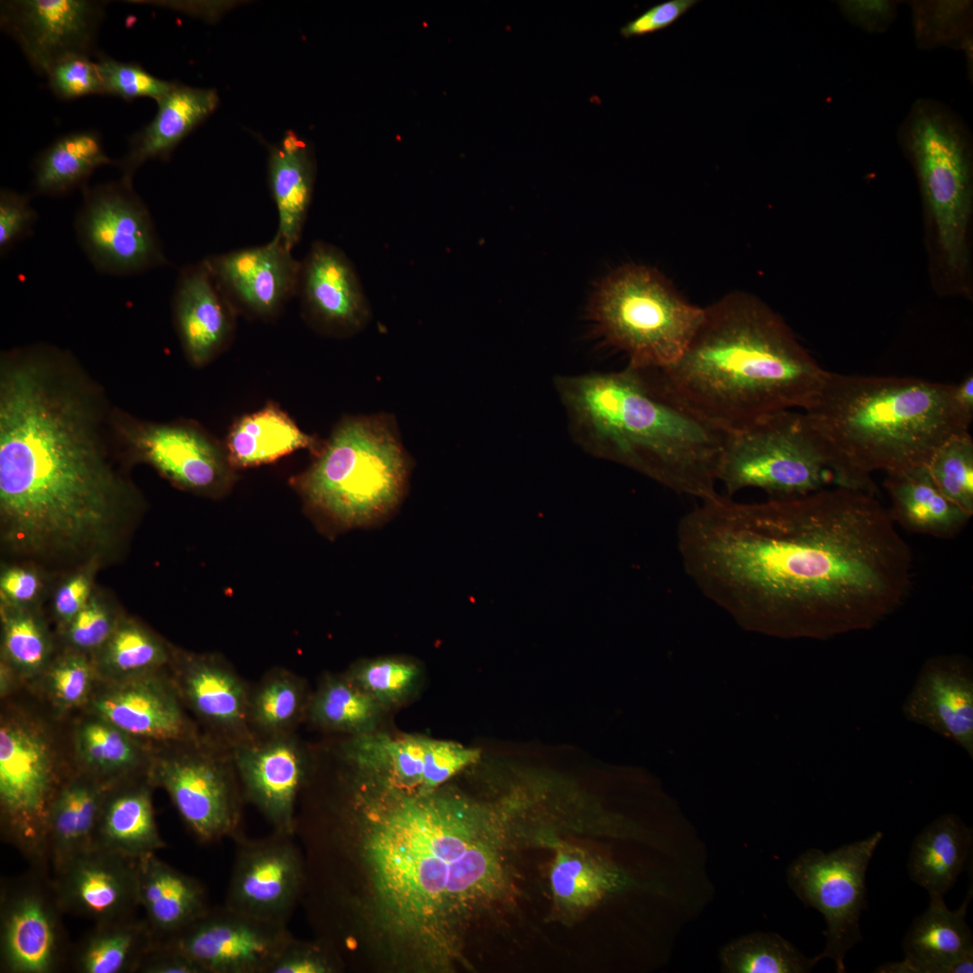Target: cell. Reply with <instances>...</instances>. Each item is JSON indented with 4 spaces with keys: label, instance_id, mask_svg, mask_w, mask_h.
Returning <instances> with one entry per match:
<instances>
[{
    "label": "cell",
    "instance_id": "cell-40",
    "mask_svg": "<svg viewBox=\"0 0 973 973\" xmlns=\"http://www.w3.org/2000/svg\"><path fill=\"white\" fill-rule=\"evenodd\" d=\"M310 697L303 679L292 672H269L250 688L248 719L255 738L294 733L306 716Z\"/></svg>",
    "mask_w": 973,
    "mask_h": 973
},
{
    "label": "cell",
    "instance_id": "cell-35",
    "mask_svg": "<svg viewBox=\"0 0 973 973\" xmlns=\"http://www.w3.org/2000/svg\"><path fill=\"white\" fill-rule=\"evenodd\" d=\"M314 163L306 144L286 132L270 150L268 186L278 215L277 236L291 250L301 240L311 202Z\"/></svg>",
    "mask_w": 973,
    "mask_h": 973
},
{
    "label": "cell",
    "instance_id": "cell-47",
    "mask_svg": "<svg viewBox=\"0 0 973 973\" xmlns=\"http://www.w3.org/2000/svg\"><path fill=\"white\" fill-rule=\"evenodd\" d=\"M969 2L937 1L918 3L914 6L917 41L920 43H941L961 37L969 22Z\"/></svg>",
    "mask_w": 973,
    "mask_h": 973
},
{
    "label": "cell",
    "instance_id": "cell-44",
    "mask_svg": "<svg viewBox=\"0 0 973 973\" xmlns=\"http://www.w3.org/2000/svg\"><path fill=\"white\" fill-rule=\"evenodd\" d=\"M78 742L82 759L95 779L114 777L135 763L134 750L124 732L105 721L84 724Z\"/></svg>",
    "mask_w": 973,
    "mask_h": 973
},
{
    "label": "cell",
    "instance_id": "cell-58",
    "mask_svg": "<svg viewBox=\"0 0 973 973\" xmlns=\"http://www.w3.org/2000/svg\"><path fill=\"white\" fill-rule=\"evenodd\" d=\"M843 16L869 32H883L896 14V4L885 0H845L838 2Z\"/></svg>",
    "mask_w": 973,
    "mask_h": 973
},
{
    "label": "cell",
    "instance_id": "cell-12",
    "mask_svg": "<svg viewBox=\"0 0 973 973\" xmlns=\"http://www.w3.org/2000/svg\"><path fill=\"white\" fill-rule=\"evenodd\" d=\"M883 833L843 845L825 853L810 849L787 868V882L798 898L818 910L827 930L824 950L813 959L830 958L836 971H845L848 950L862 940L859 918L866 909V871Z\"/></svg>",
    "mask_w": 973,
    "mask_h": 973
},
{
    "label": "cell",
    "instance_id": "cell-5",
    "mask_svg": "<svg viewBox=\"0 0 973 973\" xmlns=\"http://www.w3.org/2000/svg\"><path fill=\"white\" fill-rule=\"evenodd\" d=\"M835 468L839 485L875 493L871 475L927 466L971 416L953 385L910 377L827 372L803 411Z\"/></svg>",
    "mask_w": 973,
    "mask_h": 973
},
{
    "label": "cell",
    "instance_id": "cell-27",
    "mask_svg": "<svg viewBox=\"0 0 973 973\" xmlns=\"http://www.w3.org/2000/svg\"><path fill=\"white\" fill-rule=\"evenodd\" d=\"M183 693L217 734L220 744L232 747L254 739L248 719L250 687L232 668L214 659L190 662L181 677Z\"/></svg>",
    "mask_w": 973,
    "mask_h": 973
},
{
    "label": "cell",
    "instance_id": "cell-25",
    "mask_svg": "<svg viewBox=\"0 0 973 973\" xmlns=\"http://www.w3.org/2000/svg\"><path fill=\"white\" fill-rule=\"evenodd\" d=\"M1 913V963L12 973H50L62 957L61 926L56 897L38 887L5 896Z\"/></svg>",
    "mask_w": 973,
    "mask_h": 973
},
{
    "label": "cell",
    "instance_id": "cell-19",
    "mask_svg": "<svg viewBox=\"0 0 973 973\" xmlns=\"http://www.w3.org/2000/svg\"><path fill=\"white\" fill-rule=\"evenodd\" d=\"M230 751L243 797L272 831L295 834L296 807L307 780L308 762L294 733L254 738Z\"/></svg>",
    "mask_w": 973,
    "mask_h": 973
},
{
    "label": "cell",
    "instance_id": "cell-46",
    "mask_svg": "<svg viewBox=\"0 0 973 973\" xmlns=\"http://www.w3.org/2000/svg\"><path fill=\"white\" fill-rule=\"evenodd\" d=\"M102 79L104 95L125 101L151 98L155 101L166 95L175 82L160 79L140 64L114 59L98 54L95 61Z\"/></svg>",
    "mask_w": 973,
    "mask_h": 973
},
{
    "label": "cell",
    "instance_id": "cell-50",
    "mask_svg": "<svg viewBox=\"0 0 973 973\" xmlns=\"http://www.w3.org/2000/svg\"><path fill=\"white\" fill-rule=\"evenodd\" d=\"M476 749L448 741L424 739L422 783L417 794H428L466 767L476 762Z\"/></svg>",
    "mask_w": 973,
    "mask_h": 973
},
{
    "label": "cell",
    "instance_id": "cell-33",
    "mask_svg": "<svg viewBox=\"0 0 973 973\" xmlns=\"http://www.w3.org/2000/svg\"><path fill=\"white\" fill-rule=\"evenodd\" d=\"M973 831L955 814H945L914 838L907 862L912 881L930 896H941L953 887L972 855Z\"/></svg>",
    "mask_w": 973,
    "mask_h": 973
},
{
    "label": "cell",
    "instance_id": "cell-13",
    "mask_svg": "<svg viewBox=\"0 0 973 973\" xmlns=\"http://www.w3.org/2000/svg\"><path fill=\"white\" fill-rule=\"evenodd\" d=\"M151 780L167 791L199 842L242 832L244 797L231 751L162 758L152 768Z\"/></svg>",
    "mask_w": 973,
    "mask_h": 973
},
{
    "label": "cell",
    "instance_id": "cell-1",
    "mask_svg": "<svg viewBox=\"0 0 973 973\" xmlns=\"http://www.w3.org/2000/svg\"><path fill=\"white\" fill-rule=\"evenodd\" d=\"M677 542L708 600L781 636L869 630L912 587L910 546L874 493L852 487L758 503L718 495L681 517Z\"/></svg>",
    "mask_w": 973,
    "mask_h": 973
},
{
    "label": "cell",
    "instance_id": "cell-34",
    "mask_svg": "<svg viewBox=\"0 0 973 973\" xmlns=\"http://www.w3.org/2000/svg\"><path fill=\"white\" fill-rule=\"evenodd\" d=\"M109 789L91 777H76L59 788L47 820V856L54 873L93 846L100 809Z\"/></svg>",
    "mask_w": 973,
    "mask_h": 973
},
{
    "label": "cell",
    "instance_id": "cell-9",
    "mask_svg": "<svg viewBox=\"0 0 973 973\" xmlns=\"http://www.w3.org/2000/svg\"><path fill=\"white\" fill-rule=\"evenodd\" d=\"M716 480L728 495L758 488L771 498L840 486L833 464L804 412L786 410L723 432Z\"/></svg>",
    "mask_w": 973,
    "mask_h": 973
},
{
    "label": "cell",
    "instance_id": "cell-45",
    "mask_svg": "<svg viewBox=\"0 0 973 973\" xmlns=\"http://www.w3.org/2000/svg\"><path fill=\"white\" fill-rule=\"evenodd\" d=\"M418 676L415 664L386 658L357 665L347 677L377 702L396 703L410 693Z\"/></svg>",
    "mask_w": 973,
    "mask_h": 973
},
{
    "label": "cell",
    "instance_id": "cell-49",
    "mask_svg": "<svg viewBox=\"0 0 973 973\" xmlns=\"http://www.w3.org/2000/svg\"><path fill=\"white\" fill-rule=\"evenodd\" d=\"M46 77L49 87L61 100L104 95L96 62L83 54H71L54 62Z\"/></svg>",
    "mask_w": 973,
    "mask_h": 973
},
{
    "label": "cell",
    "instance_id": "cell-28",
    "mask_svg": "<svg viewBox=\"0 0 973 973\" xmlns=\"http://www.w3.org/2000/svg\"><path fill=\"white\" fill-rule=\"evenodd\" d=\"M138 896L155 942L170 939L211 908L203 884L156 853L138 859Z\"/></svg>",
    "mask_w": 973,
    "mask_h": 973
},
{
    "label": "cell",
    "instance_id": "cell-26",
    "mask_svg": "<svg viewBox=\"0 0 973 973\" xmlns=\"http://www.w3.org/2000/svg\"><path fill=\"white\" fill-rule=\"evenodd\" d=\"M961 905L950 910L941 896H930L928 908L912 923L904 941L905 958L887 963L877 972L965 973L973 970V935L966 922L973 890Z\"/></svg>",
    "mask_w": 973,
    "mask_h": 973
},
{
    "label": "cell",
    "instance_id": "cell-20",
    "mask_svg": "<svg viewBox=\"0 0 973 973\" xmlns=\"http://www.w3.org/2000/svg\"><path fill=\"white\" fill-rule=\"evenodd\" d=\"M205 261L236 312L269 319L297 295L301 262L277 236L264 245L214 255Z\"/></svg>",
    "mask_w": 973,
    "mask_h": 973
},
{
    "label": "cell",
    "instance_id": "cell-3",
    "mask_svg": "<svg viewBox=\"0 0 973 973\" xmlns=\"http://www.w3.org/2000/svg\"><path fill=\"white\" fill-rule=\"evenodd\" d=\"M431 793L399 797L358 830V854L394 932L446 949L454 925L507 884L502 836L469 804Z\"/></svg>",
    "mask_w": 973,
    "mask_h": 973
},
{
    "label": "cell",
    "instance_id": "cell-4",
    "mask_svg": "<svg viewBox=\"0 0 973 973\" xmlns=\"http://www.w3.org/2000/svg\"><path fill=\"white\" fill-rule=\"evenodd\" d=\"M657 371L668 396L723 432L773 413L805 410L828 372L778 316L744 291L705 307L681 358Z\"/></svg>",
    "mask_w": 973,
    "mask_h": 973
},
{
    "label": "cell",
    "instance_id": "cell-36",
    "mask_svg": "<svg viewBox=\"0 0 973 973\" xmlns=\"http://www.w3.org/2000/svg\"><path fill=\"white\" fill-rule=\"evenodd\" d=\"M93 846L136 859L165 847L147 787H130L113 794L107 790L97 818Z\"/></svg>",
    "mask_w": 973,
    "mask_h": 973
},
{
    "label": "cell",
    "instance_id": "cell-23",
    "mask_svg": "<svg viewBox=\"0 0 973 973\" xmlns=\"http://www.w3.org/2000/svg\"><path fill=\"white\" fill-rule=\"evenodd\" d=\"M904 716L959 746L973 758V667L968 657L928 659L902 705Z\"/></svg>",
    "mask_w": 973,
    "mask_h": 973
},
{
    "label": "cell",
    "instance_id": "cell-11",
    "mask_svg": "<svg viewBox=\"0 0 973 973\" xmlns=\"http://www.w3.org/2000/svg\"><path fill=\"white\" fill-rule=\"evenodd\" d=\"M76 214L77 240L92 266L110 276H131L168 263L151 214L132 180L86 185Z\"/></svg>",
    "mask_w": 973,
    "mask_h": 973
},
{
    "label": "cell",
    "instance_id": "cell-37",
    "mask_svg": "<svg viewBox=\"0 0 973 973\" xmlns=\"http://www.w3.org/2000/svg\"><path fill=\"white\" fill-rule=\"evenodd\" d=\"M225 447L229 462L245 468L273 462L298 450H317L319 445L286 412L268 404L232 425Z\"/></svg>",
    "mask_w": 973,
    "mask_h": 973
},
{
    "label": "cell",
    "instance_id": "cell-42",
    "mask_svg": "<svg viewBox=\"0 0 973 973\" xmlns=\"http://www.w3.org/2000/svg\"><path fill=\"white\" fill-rule=\"evenodd\" d=\"M723 971L730 973H803L815 964L777 933L743 936L723 948Z\"/></svg>",
    "mask_w": 973,
    "mask_h": 973
},
{
    "label": "cell",
    "instance_id": "cell-22",
    "mask_svg": "<svg viewBox=\"0 0 973 973\" xmlns=\"http://www.w3.org/2000/svg\"><path fill=\"white\" fill-rule=\"evenodd\" d=\"M297 295L309 323L326 335L351 336L371 316L353 264L341 249L325 241H314L301 261Z\"/></svg>",
    "mask_w": 973,
    "mask_h": 973
},
{
    "label": "cell",
    "instance_id": "cell-2",
    "mask_svg": "<svg viewBox=\"0 0 973 973\" xmlns=\"http://www.w3.org/2000/svg\"><path fill=\"white\" fill-rule=\"evenodd\" d=\"M104 387L68 350L0 354V522L11 552L91 561L140 504Z\"/></svg>",
    "mask_w": 973,
    "mask_h": 973
},
{
    "label": "cell",
    "instance_id": "cell-15",
    "mask_svg": "<svg viewBox=\"0 0 973 973\" xmlns=\"http://www.w3.org/2000/svg\"><path fill=\"white\" fill-rule=\"evenodd\" d=\"M235 855L224 906L263 921L286 925L305 889L306 870L295 834L272 831L234 839Z\"/></svg>",
    "mask_w": 973,
    "mask_h": 973
},
{
    "label": "cell",
    "instance_id": "cell-51",
    "mask_svg": "<svg viewBox=\"0 0 973 973\" xmlns=\"http://www.w3.org/2000/svg\"><path fill=\"white\" fill-rule=\"evenodd\" d=\"M378 758L388 770L396 785L403 788L417 787L419 791L423 770L424 738L403 737L377 742Z\"/></svg>",
    "mask_w": 973,
    "mask_h": 973
},
{
    "label": "cell",
    "instance_id": "cell-38",
    "mask_svg": "<svg viewBox=\"0 0 973 973\" xmlns=\"http://www.w3.org/2000/svg\"><path fill=\"white\" fill-rule=\"evenodd\" d=\"M116 164L105 153L100 134L93 130L64 134L43 150L33 162L37 195L61 196L82 189L100 167Z\"/></svg>",
    "mask_w": 973,
    "mask_h": 973
},
{
    "label": "cell",
    "instance_id": "cell-24",
    "mask_svg": "<svg viewBox=\"0 0 973 973\" xmlns=\"http://www.w3.org/2000/svg\"><path fill=\"white\" fill-rule=\"evenodd\" d=\"M173 320L183 351L194 367H203L229 344L236 310L204 260L184 267L172 298Z\"/></svg>",
    "mask_w": 973,
    "mask_h": 973
},
{
    "label": "cell",
    "instance_id": "cell-43",
    "mask_svg": "<svg viewBox=\"0 0 973 973\" xmlns=\"http://www.w3.org/2000/svg\"><path fill=\"white\" fill-rule=\"evenodd\" d=\"M928 471L941 493L973 514V439L969 431L946 440L932 454Z\"/></svg>",
    "mask_w": 973,
    "mask_h": 973
},
{
    "label": "cell",
    "instance_id": "cell-8",
    "mask_svg": "<svg viewBox=\"0 0 973 973\" xmlns=\"http://www.w3.org/2000/svg\"><path fill=\"white\" fill-rule=\"evenodd\" d=\"M705 307L688 302L657 269L629 264L600 285L591 317L629 367L661 370L676 363L697 331Z\"/></svg>",
    "mask_w": 973,
    "mask_h": 973
},
{
    "label": "cell",
    "instance_id": "cell-14",
    "mask_svg": "<svg viewBox=\"0 0 973 973\" xmlns=\"http://www.w3.org/2000/svg\"><path fill=\"white\" fill-rule=\"evenodd\" d=\"M54 770L41 739L5 724L0 731V801L3 833L40 865L47 856V820L57 794Z\"/></svg>",
    "mask_w": 973,
    "mask_h": 973
},
{
    "label": "cell",
    "instance_id": "cell-56",
    "mask_svg": "<svg viewBox=\"0 0 973 973\" xmlns=\"http://www.w3.org/2000/svg\"><path fill=\"white\" fill-rule=\"evenodd\" d=\"M698 2L697 0H669L653 5L638 17L625 23L620 29V33L623 37L628 39L666 29L676 23Z\"/></svg>",
    "mask_w": 973,
    "mask_h": 973
},
{
    "label": "cell",
    "instance_id": "cell-48",
    "mask_svg": "<svg viewBox=\"0 0 973 973\" xmlns=\"http://www.w3.org/2000/svg\"><path fill=\"white\" fill-rule=\"evenodd\" d=\"M106 659L116 671L128 673L161 665L166 660V653L162 646L142 630L124 626L112 637Z\"/></svg>",
    "mask_w": 973,
    "mask_h": 973
},
{
    "label": "cell",
    "instance_id": "cell-39",
    "mask_svg": "<svg viewBox=\"0 0 973 973\" xmlns=\"http://www.w3.org/2000/svg\"><path fill=\"white\" fill-rule=\"evenodd\" d=\"M154 942L145 919L130 916L96 923L77 949L75 968L81 973L136 972Z\"/></svg>",
    "mask_w": 973,
    "mask_h": 973
},
{
    "label": "cell",
    "instance_id": "cell-6",
    "mask_svg": "<svg viewBox=\"0 0 973 973\" xmlns=\"http://www.w3.org/2000/svg\"><path fill=\"white\" fill-rule=\"evenodd\" d=\"M557 388L584 441L680 495L701 501L719 494L716 467L723 432L651 385L643 372L564 377Z\"/></svg>",
    "mask_w": 973,
    "mask_h": 973
},
{
    "label": "cell",
    "instance_id": "cell-53",
    "mask_svg": "<svg viewBox=\"0 0 973 973\" xmlns=\"http://www.w3.org/2000/svg\"><path fill=\"white\" fill-rule=\"evenodd\" d=\"M38 214L29 196L2 188L0 191V255L4 257L21 241L33 234Z\"/></svg>",
    "mask_w": 973,
    "mask_h": 973
},
{
    "label": "cell",
    "instance_id": "cell-54",
    "mask_svg": "<svg viewBox=\"0 0 973 973\" xmlns=\"http://www.w3.org/2000/svg\"><path fill=\"white\" fill-rule=\"evenodd\" d=\"M333 969L332 962L318 946L293 936L271 965L268 973H326Z\"/></svg>",
    "mask_w": 973,
    "mask_h": 973
},
{
    "label": "cell",
    "instance_id": "cell-7",
    "mask_svg": "<svg viewBox=\"0 0 973 973\" xmlns=\"http://www.w3.org/2000/svg\"><path fill=\"white\" fill-rule=\"evenodd\" d=\"M407 468L393 417L352 416L335 427L299 484L314 507L343 523L360 524L398 503Z\"/></svg>",
    "mask_w": 973,
    "mask_h": 973
},
{
    "label": "cell",
    "instance_id": "cell-32",
    "mask_svg": "<svg viewBox=\"0 0 973 973\" xmlns=\"http://www.w3.org/2000/svg\"><path fill=\"white\" fill-rule=\"evenodd\" d=\"M892 520L910 532L937 538L959 533L970 515L948 499L932 480L926 466L886 473Z\"/></svg>",
    "mask_w": 973,
    "mask_h": 973
},
{
    "label": "cell",
    "instance_id": "cell-52",
    "mask_svg": "<svg viewBox=\"0 0 973 973\" xmlns=\"http://www.w3.org/2000/svg\"><path fill=\"white\" fill-rule=\"evenodd\" d=\"M5 649L10 659L26 670L39 668L47 653L44 635L30 615L10 617L5 626Z\"/></svg>",
    "mask_w": 973,
    "mask_h": 973
},
{
    "label": "cell",
    "instance_id": "cell-31",
    "mask_svg": "<svg viewBox=\"0 0 973 973\" xmlns=\"http://www.w3.org/2000/svg\"><path fill=\"white\" fill-rule=\"evenodd\" d=\"M549 840L553 904L563 915L576 917L627 885L626 875L600 856L565 840Z\"/></svg>",
    "mask_w": 973,
    "mask_h": 973
},
{
    "label": "cell",
    "instance_id": "cell-17",
    "mask_svg": "<svg viewBox=\"0 0 973 973\" xmlns=\"http://www.w3.org/2000/svg\"><path fill=\"white\" fill-rule=\"evenodd\" d=\"M108 2L95 0H5L0 25L19 45L34 71L46 76L58 59L91 57Z\"/></svg>",
    "mask_w": 973,
    "mask_h": 973
},
{
    "label": "cell",
    "instance_id": "cell-61",
    "mask_svg": "<svg viewBox=\"0 0 973 973\" xmlns=\"http://www.w3.org/2000/svg\"><path fill=\"white\" fill-rule=\"evenodd\" d=\"M39 579L31 570L12 568L1 576L0 587L4 596L15 604H24L33 599L39 589Z\"/></svg>",
    "mask_w": 973,
    "mask_h": 973
},
{
    "label": "cell",
    "instance_id": "cell-16",
    "mask_svg": "<svg viewBox=\"0 0 973 973\" xmlns=\"http://www.w3.org/2000/svg\"><path fill=\"white\" fill-rule=\"evenodd\" d=\"M112 419L130 463L146 462L174 483L197 491L214 490L227 482L226 453L197 424L148 421L116 406Z\"/></svg>",
    "mask_w": 973,
    "mask_h": 973
},
{
    "label": "cell",
    "instance_id": "cell-59",
    "mask_svg": "<svg viewBox=\"0 0 973 973\" xmlns=\"http://www.w3.org/2000/svg\"><path fill=\"white\" fill-rule=\"evenodd\" d=\"M136 972L204 973L188 956L168 943L154 942L142 955Z\"/></svg>",
    "mask_w": 973,
    "mask_h": 973
},
{
    "label": "cell",
    "instance_id": "cell-55",
    "mask_svg": "<svg viewBox=\"0 0 973 973\" xmlns=\"http://www.w3.org/2000/svg\"><path fill=\"white\" fill-rule=\"evenodd\" d=\"M50 687L55 696L66 705H77L86 696L91 681L88 664L72 657L59 663L50 673Z\"/></svg>",
    "mask_w": 973,
    "mask_h": 973
},
{
    "label": "cell",
    "instance_id": "cell-60",
    "mask_svg": "<svg viewBox=\"0 0 973 973\" xmlns=\"http://www.w3.org/2000/svg\"><path fill=\"white\" fill-rule=\"evenodd\" d=\"M90 583L84 575L70 578L58 591L55 597V610L64 620L71 622L77 614L88 603Z\"/></svg>",
    "mask_w": 973,
    "mask_h": 973
},
{
    "label": "cell",
    "instance_id": "cell-21",
    "mask_svg": "<svg viewBox=\"0 0 973 973\" xmlns=\"http://www.w3.org/2000/svg\"><path fill=\"white\" fill-rule=\"evenodd\" d=\"M138 859L92 846L55 873L60 911L95 922L133 916L139 905Z\"/></svg>",
    "mask_w": 973,
    "mask_h": 973
},
{
    "label": "cell",
    "instance_id": "cell-30",
    "mask_svg": "<svg viewBox=\"0 0 973 973\" xmlns=\"http://www.w3.org/2000/svg\"><path fill=\"white\" fill-rule=\"evenodd\" d=\"M104 721L124 733L162 741L179 740L187 723L171 688L158 680L123 686L95 702Z\"/></svg>",
    "mask_w": 973,
    "mask_h": 973
},
{
    "label": "cell",
    "instance_id": "cell-10",
    "mask_svg": "<svg viewBox=\"0 0 973 973\" xmlns=\"http://www.w3.org/2000/svg\"><path fill=\"white\" fill-rule=\"evenodd\" d=\"M903 141L915 163L947 262L957 268L964 259L970 211L969 136L948 109L920 100L905 123Z\"/></svg>",
    "mask_w": 973,
    "mask_h": 973
},
{
    "label": "cell",
    "instance_id": "cell-18",
    "mask_svg": "<svg viewBox=\"0 0 973 973\" xmlns=\"http://www.w3.org/2000/svg\"><path fill=\"white\" fill-rule=\"evenodd\" d=\"M292 937L287 925L263 921L223 905L210 908L162 943L181 950L204 973H268Z\"/></svg>",
    "mask_w": 973,
    "mask_h": 973
},
{
    "label": "cell",
    "instance_id": "cell-41",
    "mask_svg": "<svg viewBox=\"0 0 973 973\" xmlns=\"http://www.w3.org/2000/svg\"><path fill=\"white\" fill-rule=\"evenodd\" d=\"M377 714V701L348 677H329L310 697L306 716L318 726L360 734Z\"/></svg>",
    "mask_w": 973,
    "mask_h": 973
},
{
    "label": "cell",
    "instance_id": "cell-29",
    "mask_svg": "<svg viewBox=\"0 0 973 973\" xmlns=\"http://www.w3.org/2000/svg\"><path fill=\"white\" fill-rule=\"evenodd\" d=\"M156 103L152 121L131 137L126 154L116 162L122 177L133 180L149 159H168L178 143L215 110L219 96L214 89L174 83Z\"/></svg>",
    "mask_w": 973,
    "mask_h": 973
},
{
    "label": "cell",
    "instance_id": "cell-57",
    "mask_svg": "<svg viewBox=\"0 0 973 973\" xmlns=\"http://www.w3.org/2000/svg\"><path fill=\"white\" fill-rule=\"evenodd\" d=\"M70 623V640L80 648L98 647L109 638L111 633L112 626L108 614L95 601H88Z\"/></svg>",
    "mask_w": 973,
    "mask_h": 973
},
{
    "label": "cell",
    "instance_id": "cell-62",
    "mask_svg": "<svg viewBox=\"0 0 973 973\" xmlns=\"http://www.w3.org/2000/svg\"><path fill=\"white\" fill-rule=\"evenodd\" d=\"M953 396L959 407L973 417V375L968 374L959 384L953 385Z\"/></svg>",
    "mask_w": 973,
    "mask_h": 973
}]
</instances>
